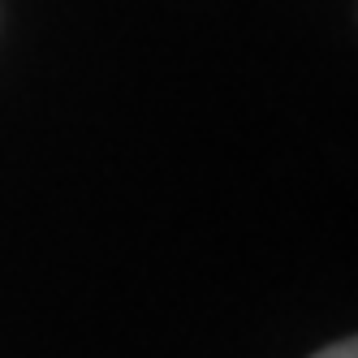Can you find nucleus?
I'll list each match as a JSON object with an SVG mask.
<instances>
[{
	"label": "nucleus",
	"instance_id": "nucleus-1",
	"mask_svg": "<svg viewBox=\"0 0 358 358\" xmlns=\"http://www.w3.org/2000/svg\"><path fill=\"white\" fill-rule=\"evenodd\" d=\"M315 358H358V345H354V341H341V345H328V350L315 354Z\"/></svg>",
	"mask_w": 358,
	"mask_h": 358
}]
</instances>
